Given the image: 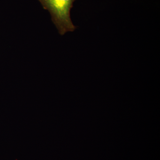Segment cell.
<instances>
[{
  "label": "cell",
  "instance_id": "obj_1",
  "mask_svg": "<svg viewBox=\"0 0 160 160\" xmlns=\"http://www.w3.org/2000/svg\"><path fill=\"white\" fill-rule=\"evenodd\" d=\"M43 9L50 13L52 22L59 33L63 36L76 29L70 17V11L77 0H38Z\"/></svg>",
  "mask_w": 160,
  "mask_h": 160
}]
</instances>
